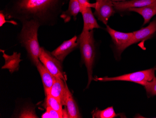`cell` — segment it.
<instances>
[{"mask_svg": "<svg viewBox=\"0 0 156 118\" xmlns=\"http://www.w3.org/2000/svg\"><path fill=\"white\" fill-rule=\"evenodd\" d=\"M94 15L105 25H107L108 19L115 13L112 0H96Z\"/></svg>", "mask_w": 156, "mask_h": 118, "instance_id": "cell-6", "label": "cell"}, {"mask_svg": "<svg viewBox=\"0 0 156 118\" xmlns=\"http://www.w3.org/2000/svg\"><path fill=\"white\" fill-rule=\"evenodd\" d=\"M36 67L41 76L43 84L44 93L46 96L49 94L50 90L57 78L47 70L40 61L36 65Z\"/></svg>", "mask_w": 156, "mask_h": 118, "instance_id": "cell-12", "label": "cell"}, {"mask_svg": "<svg viewBox=\"0 0 156 118\" xmlns=\"http://www.w3.org/2000/svg\"><path fill=\"white\" fill-rule=\"evenodd\" d=\"M6 16L3 11L1 10L0 12V26L2 27L6 23H9L14 25H17L16 22L14 20H6Z\"/></svg>", "mask_w": 156, "mask_h": 118, "instance_id": "cell-23", "label": "cell"}, {"mask_svg": "<svg viewBox=\"0 0 156 118\" xmlns=\"http://www.w3.org/2000/svg\"><path fill=\"white\" fill-rule=\"evenodd\" d=\"M80 12V7L78 0H70L68 8L66 11H62L60 17L64 20L65 22L70 21L72 17L76 20L77 16Z\"/></svg>", "mask_w": 156, "mask_h": 118, "instance_id": "cell-15", "label": "cell"}, {"mask_svg": "<svg viewBox=\"0 0 156 118\" xmlns=\"http://www.w3.org/2000/svg\"><path fill=\"white\" fill-rule=\"evenodd\" d=\"M67 0H9L3 10L6 18L21 22L34 20L42 26L58 22Z\"/></svg>", "mask_w": 156, "mask_h": 118, "instance_id": "cell-1", "label": "cell"}, {"mask_svg": "<svg viewBox=\"0 0 156 118\" xmlns=\"http://www.w3.org/2000/svg\"><path fill=\"white\" fill-rule=\"evenodd\" d=\"M148 97H153L156 95V78L154 77L151 81L147 82L144 85Z\"/></svg>", "mask_w": 156, "mask_h": 118, "instance_id": "cell-20", "label": "cell"}, {"mask_svg": "<svg viewBox=\"0 0 156 118\" xmlns=\"http://www.w3.org/2000/svg\"><path fill=\"white\" fill-rule=\"evenodd\" d=\"M83 17L84 25L83 30L89 31L94 29H100L101 26L97 23V21L92 12L91 8L87 7L80 12Z\"/></svg>", "mask_w": 156, "mask_h": 118, "instance_id": "cell-13", "label": "cell"}, {"mask_svg": "<svg viewBox=\"0 0 156 118\" xmlns=\"http://www.w3.org/2000/svg\"><path fill=\"white\" fill-rule=\"evenodd\" d=\"M92 115L94 118H114L117 117L119 114L115 113L114 108L111 106L103 110L95 109L92 112Z\"/></svg>", "mask_w": 156, "mask_h": 118, "instance_id": "cell-19", "label": "cell"}, {"mask_svg": "<svg viewBox=\"0 0 156 118\" xmlns=\"http://www.w3.org/2000/svg\"><path fill=\"white\" fill-rule=\"evenodd\" d=\"M22 28L18 34V40L22 46L26 49L28 57L36 66L39 61L41 50L37 38L38 29L41 25L34 20L22 22Z\"/></svg>", "mask_w": 156, "mask_h": 118, "instance_id": "cell-2", "label": "cell"}, {"mask_svg": "<svg viewBox=\"0 0 156 118\" xmlns=\"http://www.w3.org/2000/svg\"><path fill=\"white\" fill-rule=\"evenodd\" d=\"M78 41L82 61L87 69L88 77L87 88H88L93 79V71L95 57V41L93 30L82 31L78 37Z\"/></svg>", "mask_w": 156, "mask_h": 118, "instance_id": "cell-3", "label": "cell"}, {"mask_svg": "<svg viewBox=\"0 0 156 118\" xmlns=\"http://www.w3.org/2000/svg\"><path fill=\"white\" fill-rule=\"evenodd\" d=\"M156 32V19H155L151 22L148 26L133 32V36L125 46V49L133 44L151 38Z\"/></svg>", "mask_w": 156, "mask_h": 118, "instance_id": "cell-9", "label": "cell"}, {"mask_svg": "<svg viewBox=\"0 0 156 118\" xmlns=\"http://www.w3.org/2000/svg\"><path fill=\"white\" fill-rule=\"evenodd\" d=\"M67 87L66 81L57 78L48 94L59 100L63 106H66Z\"/></svg>", "mask_w": 156, "mask_h": 118, "instance_id": "cell-10", "label": "cell"}, {"mask_svg": "<svg viewBox=\"0 0 156 118\" xmlns=\"http://www.w3.org/2000/svg\"><path fill=\"white\" fill-rule=\"evenodd\" d=\"M39 60L47 70L56 78L67 80L65 73L63 71L62 62L44 47H41Z\"/></svg>", "mask_w": 156, "mask_h": 118, "instance_id": "cell-5", "label": "cell"}, {"mask_svg": "<svg viewBox=\"0 0 156 118\" xmlns=\"http://www.w3.org/2000/svg\"><path fill=\"white\" fill-rule=\"evenodd\" d=\"M66 106L69 118H81L77 103L75 102L72 94L68 87L67 89V97Z\"/></svg>", "mask_w": 156, "mask_h": 118, "instance_id": "cell-16", "label": "cell"}, {"mask_svg": "<svg viewBox=\"0 0 156 118\" xmlns=\"http://www.w3.org/2000/svg\"><path fill=\"white\" fill-rule=\"evenodd\" d=\"M156 3V0H128L122 2H113L115 10L120 12L128 11L131 8H141Z\"/></svg>", "mask_w": 156, "mask_h": 118, "instance_id": "cell-11", "label": "cell"}, {"mask_svg": "<svg viewBox=\"0 0 156 118\" xmlns=\"http://www.w3.org/2000/svg\"><path fill=\"white\" fill-rule=\"evenodd\" d=\"M106 31L111 36L113 43L115 46L116 51L120 54L125 50V46L131 40L133 36V32H120L111 29L108 25L106 26Z\"/></svg>", "mask_w": 156, "mask_h": 118, "instance_id": "cell-7", "label": "cell"}, {"mask_svg": "<svg viewBox=\"0 0 156 118\" xmlns=\"http://www.w3.org/2000/svg\"><path fill=\"white\" fill-rule=\"evenodd\" d=\"M113 2H125L128 1V0H112Z\"/></svg>", "mask_w": 156, "mask_h": 118, "instance_id": "cell-24", "label": "cell"}, {"mask_svg": "<svg viewBox=\"0 0 156 118\" xmlns=\"http://www.w3.org/2000/svg\"><path fill=\"white\" fill-rule=\"evenodd\" d=\"M46 112L41 116L42 118H64V115L61 112L55 111L50 107H46Z\"/></svg>", "mask_w": 156, "mask_h": 118, "instance_id": "cell-21", "label": "cell"}, {"mask_svg": "<svg viewBox=\"0 0 156 118\" xmlns=\"http://www.w3.org/2000/svg\"><path fill=\"white\" fill-rule=\"evenodd\" d=\"M79 2L80 7V12L87 7L95 8V3H91L88 2V0H78Z\"/></svg>", "mask_w": 156, "mask_h": 118, "instance_id": "cell-22", "label": "cell"}, {"mask_svg": "<svg viewBox=\"0 0 156 118\" xmlns=\"http://www.w3.org/2000/svg\"><path fill=\"white\" fill-rule=\"evenodd\" d=\"M3 53V57L5 60V64L2 69H8L11 73L19 69V64L21 59H20L21 53L14 52L12 55H8L5 54L4 50H1Z\"/></svg>", "mask_w": 156, "mask_h": 118, "instance_id": "cell-14", "label": "cell"}, {"mask_svg": "<svg viewBox=\"0 0 156 118\" xmlns=\"http://www.w3.org/2000/svg\"><path fill=\"white\" fill-rule=\"evenodd\" d=\"M78 46V37L74 36L71 39L64 41L51 53L55 58L62 63L66 56Z\"/></svg>", "mask_w": 156, "mask_h": 118, "instance_id": "cell-8", "label": "cell"}, {"mask_svg": "<svg viewBox=\"0 0 156 118\" xmlns=\"http://www.w3.org/2000/svg\"><path fill=\"white\" fill-rule=\"evenodd\" d=\"M63 106L61 102L52 97L50 94L45 96V107H50L55 111L61 112L64 115L65 118H69L66 110L63 109Z\"/></svg>", "mask_w": 156, "mask_h": 118, "instance_id": "cell-18", "label": "cell"}, {"mask_svg": "<svg viewBox=\"0 0 156 118\" xmlns=\"http://www.w3.org/2000/svg\"><path fill=\"white\" fill-rule=\"evenodd\" d=\"M155 68L148 70L138 71L130 74H126L117 77L96 78V81L101 82H109V81H127L133 82L144 86L147 82L151 81L155 77Z\"/></svg>", "mask_w": 156, "mask_h": 118, "instance_id": "cell-4", "label": "cell"}, {"mask_svg": "<svg viewBox=\"0 0 156 118\" xmlns=\"http://www.w3.org/2000/svg\"><path fill=\"white\" fill-rule=\"evenodd\" d=\"M128 11L136 12L141 15L144 19V25L146 24L156 15V3L143 7L129 9Z\"/></svg>", "mask_w": 156, "mask_h": 118, "instance_id": "cell-17", "label": "cell"}]
</instances>
